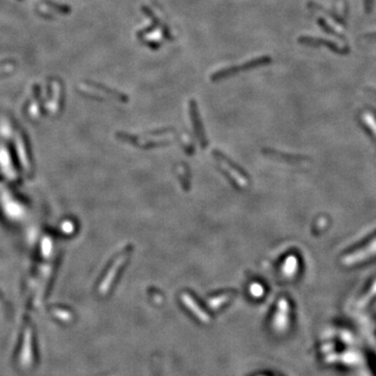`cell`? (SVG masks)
I'll list each match as a JSON object with an SVG mask.
<instances>
[{
  "label": "cell",
  "instance_id": "6da1fadb",
  "mask_svg": "<svg viewBox=\"0 0 376 376\" xmlns=\"http://www.w3.org/2000/svg\"><path fill=\"white\" fill-rule=\"evenodd\" d=\"M118 137L122 140H127L131 142L133 145L140 146V147H147V146H158L161 144H167L168 141H171L175 138L174 133H161V134H151L145 137H133L129 136L126 134H118Z\"/></svg>",
  "mask_w": 376,
  "mask_h": 376
},
{
  "label": "cell",
  "instance_id": "7a4b0ae2",
  "mask_svg": "<svg viewBox=\"0 0 376 376\" xmlns=\"http://www.w3.org/2000/svg\"><path fill=\"white\" fill-rule=\"evenodd\" d=\"M131 250H132L131 247H128L127 249L123 250L122 253H120L117 257L115 258V261L113 262L110 270L108 271V273H107L105 279H103L102 282H101V285L99 288V291L101 293H106L110 289L113 281L116 278V275L118 274V272L120 271L122 266L127 263L130 255H131Z\"/></svg>",
  "mask_w": 376,
  "mask_h": 376
},
{
  "label": "cell",
  "instance_id": "3957f363",
  "mask_svg": "<svg viewBox=\"0 0 376 376\" xmlns=\"http://www.w3.org/2000/svg\"><path fill=\"white\" fill-rule=\"evenodd\" d=\"M214 157L216 158V161L218 162L219 166L223 168V170L229 175V177L233 180L235 181V183L240 187V188H244L247 187L248 184H249V181L247 179V177H245L237 167H235L234 165H233L225 156H223L222 154L218 153V152H214L213 153Z\"/></svg>",
  "mask_w": 376,
  "mask_h": 376
},
{
  "label": "cell",
  "instance_id": "277c9868",
  "mask_svg": "<svg viewBox=\"0 0 376 376\" xmlns=\"http://www.w3.org/2000/svg\"><path fill=\"white\" fill-rule=\"evenodd\" d=\"M269 62H270V58H257L255 60L245 62L244 64H239V65H236V66H230L226 69H220V70H218V71H216L212 74V81L225 79V77L231 76L232 74H234V73L257 67V66H259V65H264V64H267Z\"/></svg>",
  "mask_w": 376,
  "mask_h": 376
},
{
  "label": "cell",
  "instance_id": "5b68a950",
  "mask_svg": "<svg viewBox=\"0 0 376 376\" xmlns=\"http://www.w3.org/2000/svg\"><path fill=\"white\" fill-rule=\"evenodd\" d=\"M376 255V238L371 241L369 245H366L364 249H361L358 253H353L350 254L344 259V265L346 266H351V265H356L361 262L367 261V258H370L372 256Z\"/></svg>",
  "mask_w": 376,
  "mask_h": 376
},
{
  "label": "cell",
  "instance_id": "8992f818",
  "mask_svg": "<svg viewBox=\"0 0 376 376\" xmlns=\"http://www.w3.org/2000/svg\"><path fill=\"white\" fill-rule=\"evenodd\" d=\"M190 116H191V120L193 122V128H194V132H196L199 140L201 141V145L202 147H206L207 145V140H206V137L204 135V131H203V128H202V121L199 117V113H198V109H197V105L196 102H194L193 100L190 101Z\"/></svg>",
  "mask_w": 376,
  "mask_h": 376
},
{
  "label": "cell",
  "instance_id": "52a82bcc",
  "mask_svg": "<svg viewBox=\"0 0 376 376\" xmlns=\"http://www.w3.org/2000/svg\"><path fill=\"white\" fill-rule=\"evenodd\" d=\"M297 267V261H296V258L295 257H289L288 259H287V262H285V264H284V272H285V273H287V274H291L292 273V271L295 269Z\"/></svg>",
  "mask_w": 376,
  "mask_h": 376
}]
</instances>
